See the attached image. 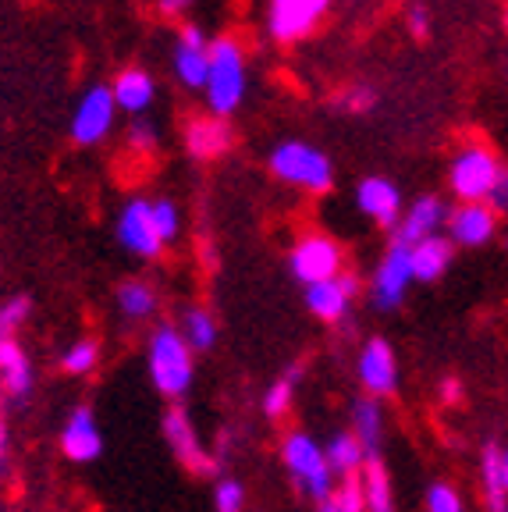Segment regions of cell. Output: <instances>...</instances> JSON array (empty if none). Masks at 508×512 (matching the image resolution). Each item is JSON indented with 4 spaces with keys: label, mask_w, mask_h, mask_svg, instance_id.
Instances as JSON below:
<instances>
[{
    "label": "cell",
    "mask_w": 508,
    "mask_h": 512,
    "mask_svg": "<svg viewBox=\"0 0 508 512\" xmlns=\"http://www.w3.org/2000/svg\"><path fill=\"white\" fill-rule=\"evenodd\" d=\"M384 431H388L384 402L370 399V395H356V399L349 402V434L363 445V452L370 459H381Z\"/></svg>",
    "instance_id": "ffe728a7"
},
{
    "label": "cell",
    "mask_w": 508,
    "mask_h": 512,
    "mask_svg": "<svg viewBox=\"0 0 508 512\" xmlns=\"http://www.w3.org/2000/svg\"><path fill=\"white\" fill-rule=\"evenodd\" d=\"M175 328L182 331V338L189 342V349L196 356L199 352H210L217 345V338H221V324H217V317L207 306H185Z\"/></svg>",
    "instance_id": "484cf974"
},
{
    "label": "cell",
    "mask_w": 508,
    "mask_h": 512,
    "mask_svg": "<svg viewBox=\"0 0 508 512\" xmlns=\"http://www.w3.org/2000/svg\"><path fill=\"white\" fill-rule=\"evenodd\" d=\"M487 207L494 210V214H508V168H501V175H498V182L491 185V192H487Z\"/></svg>",
    "instance_id": "74e56055"
},
{
    "label": "cell",
    "mask_w": 508,
    "mask_h": 512,
    "mask_svg": "<svg viewBox=\"0 0 508 512\" xmlns=\"http://www.w3.org/2000/svg\"><path fill=\"white\" fill-rule=\"evenodd\" d=\"M32 299L29 296H8L0 299V338H18V331L29 324Z\"/></svg>",
    "instance_id": "836d02e7"
},
{
    "label": "cell",
    "mask_w": 508,
    "mask_h": 512,
    "mask_svg": "<svg viewBox=\"0 0 508 512\" xmlns=\"http://www.w3.org/2000/svg\"><path fill=\"white\" fill-rule=\"evenodd\" d=\"M281 452V466L285 473L292 477V484L302 491V495L310 498V502H324L327 495L334 491V473L327 466V456H324V445L313 438L310 431H288L278 445Z\"/></svg>",
    "instance_id": "277c9868"
},
{
    "label": "cell",
    "mask_w": 508,
    "mask_h": 512,
    "mask_svg": "<svg viewBox=\"0 0 508 512\" xmlns=\"http://www.w3.org/2000/svg\"><path fill=\"white\" fill-rule=\"evenodd\" d=\"M114 239L121 249L135 256V260H160L164 242H160L157 228L150 217V200L146 196H132L114 217Z\"/></svg>",
    "instance_id": "30bf717a"
},
{
    "label": "cell",
    "mask_w": 508,
    "mask_h": 512,
    "mask_svg": "<svg viewBox=\"0 0 508 512\" xmlns=\"http://www.w3.org/2000/svg\"><path fill=\"white\" fill-rule=\"evenodd\" d=\"M405 25H409L413 36H427L430 32V8L427 4H409V11H405Z\"/></svg>",
    "instance_id": "f35d334b"
},
{
    "label": "cell",
    "mask_w": 508,
    "mask_h": 512,
    "mask_svg": "<svg viewBox=\"0 0 508 512\" xmlns=\"http://www.w3.org/2000/svg\"><path fill=\"white\" fill-rule=\"evenodd\" d=\"M445 221H448V203L441 196H420L413 200L409 207L402 210L395 224V239L398 246H416V242L430 239V235H441L445 232Z\"/></svg>",
    "instance_id": "ac0fdd59"
},
{
    "label": "cell",
    "mask_w": 508,
    "mask_h": 512,
    "mask_svg": "<svg viewBox=\"0 0 508 512\" xmlns=\"http://www.w3.org/2000/svg\"><path fill=\"white\" fill-rule=\"evenodd\" d=\"M423 512H466V498L452 480H430L423 491Z\"/></svg>",
    "instance_id": "d6a6232c"
},
{
    "label": "cell",
    "mask_w": 508,
    "mask_h": 512,
    "mask_svg": "<svg viewBox=\"0 0 508 512\" xmlns=\"http://www.w3.org/2000/svg\"><path fill=\"white\" fill-rule=\"evenodd\" d=\"M359 484H363V505L366 512H398L395 509V484H391L388 470H384L381 459H370L359 473Z\"/></svg>",
    "instance_id": "4316f807"
},
{
    "label": "cell",
    "mask_w": 508,
    "mask_h": 512,
    "mask_svg": "<svg viewBox=\"0 0 508 512\" xmlns=\"http://www.w3.org/2000/svg\"><path fill=\"white\" fill-rule=\"evenodd\" d=\"M413 264H409V246H398L391 242L384 249L381 264L374 267V278L366 281V299L377 313H391L409 299V288H413Z\"/></svg>",
    "instance_id": "9c48e42d"
},
{
    "label": "cell",
    "mask_w": 508,
    "mask_h": 512,
    "mask_svg": "<svg viewBox=\"0 0 508 512\" xmlns=\"http://www.w3.org/2000/svg\"><path fill=\"white\" fill-rule=\"evenodd\" d=\"M501 217L487 203H455L448 207L445 235L455 249H480L498 235Z\"/></svg>",
    "instance_id": "9a60e30c"
},
{
    "label": "cell",
    "mask_w": 508,
    "mask_h": 512,
    "mask_svg": "<svg viewBox=\"0 0 508 512\" xmlns=\"http://www.w3.org/2000/svg\"><path fill=\"white\" fill-rule=\"evenodd\" d=\"M498 473H501V484H505V495H508V445L498 448Z\"/></svg>",
    "instance_id": "7bdbcfd3"
},
{
    "label": "cell",
    "mask_w": 508,
    "mask_h": 512,
    "mask_svg": "<svg viewBox=\"0 0 508 512\" xmlns=\"http://www.w3.org/2000/svg\"><path fill=\"white\" fill-rule=\"evenodd\" d=\"M185 150L192 160H217L231 150L235 136H231V125L214 114H196V118L185 121Z\"/></svg>",
    "instance_id": "44dd1931"
},
{
    "label": "cell",
    "mask_w": 508,
    "mask_h": 512,
    "mask_svg": "<svg viewBox=\"0 0 508 512\" xmlns=\"http://www.w3.org/2000/svg\"><path fill=\"white\" fill-rule=\"evenodd\" d=\"M267 168L278 182L310 192V196H324L334 185L331 157L320 146L306 143V139H285V143H278L270 150Z\"/></svg>",
    "instance_id": "3957f363"
},
{
    "label": "cell",
    "mask_w": 508,
    "mask_h": 512,
    "mask_svg": "<svg viewBox=\"0 0 508 512\" xmlns=\"http://www.w3.org/2000/svg\"><path fill=\"white\" fill-rule=\"evenodd\" d=\"M331 0H267V32L274 43L306 40L327 15Z\"/></svg>",
    "instance_id": "7c38bea8"
},
{
    "label": "cell",
    "mask_w": 508,
    "mask_h": 512,
    "mask_svg": "<svg viewBox=\"0 0 508 512\" xmlns=\"http://www.w3.org/2000/svg\"><path fill=\"white\" fill-rule=\"evenodd\" d=\"M363 285L352 271L338 274L331 281H320V285L306 288V310L320 320V324H342L352 313V303L359 299Z\"/></svg>",
    "instance_id": "2e32d148"
},
{
    "label": "cell",
    "mask_w": 508,
    "mask_h": 512,
    "mask_svg": "<svg viewBox=\"0 0 508 512\" xmlns=\"http://www.w3.org/2000/svg\"><path fill=\"white\" fill-rule=\"evenodd\" d=\"M505 22H508V4H505Z\"/></svg>",
    "instance_id": "ee69618b"
},
{
    "label": "cell",
    "mask_w": 508,
    "mask_h": 512,
    "mask_svg": "<svg viewBox=\"0 0 508 512\" xmlns=\"http://www.w3.org/2000/svg\"><path fill=\"white\" fill-rule=\"evenodd\" d=\"M288 274L302 288L345 274V249L327 232H302L288 249Z\"/></svg>",
    "instance_id": "52a82bcc"
},
{
    "label": "cell",
    "mask_w": 508,
    "mask_h": 512,
    "mask_svg": "<svg viewBox=\"0 0 508 512\" xmlns=\"http://www.w3.org/2000/svg\"><path fill=\"white\" fill-rule=\"evenodd\" d=\"M196 0H157V15L160 18H182Z\"/></svg>",
    "instance_id": "ab89813d"
},
{
    "label": "cell",
    "mask_w": 508,
    "mask_h": 512,
    "mask_svg": "<svg viewBox=\"0 0 508 512\" xmlns=\"http://www.w3.org/2000/svg\"><path fill=\"white\" fill-rule=\"evenodd\" d=\"M57 367H61L68 377H89L96 367H100V342H96V338H89V335L75 338V342L61 352Z\"/></svg>",
    "instance_id": "f546056e"
},
{
    "label": "cell",
    "mask_w": 508,
    "mask_h": 512,
    "mask_svg": "<svg viewBox=\"0 0 508 512\" xmlns=\"http://www.w3.org/2000/svg\"><path fill=\"white\" fill-rule=\"evenodd\" d=\"M61 456L75 466H89L104 456V431L96 424L93 406H75L61 424Z\"/></svg>",
    "instance_id": "5bb4252c"
},
{
    "label": "cell",
    "mask_w": 508,
    "mask_h": 512,
    "mask_svg": "<svg viewBox=\"0 0 508 512\" xmlns=\"http://www.w3.org/2000/svg\"><path fill=\"white\" fill-rule=\"evenodd\" d=\"M114 303H118V313L125 320H132V324H143V320H150L153 313L160 310V292L153 281L146 278H128L118 285V292H114Z\"/></svg>",
    "instance_id": "d4e9b609"
},
{
    "label": "cell",
    "mask_w": 508,
    "mask_h": 512,
    "mask_svg": "<svg viewBox=\"0 0 508 512\" xmlns=\"http://www.w3.org/2000/svg\"><path fill=\"white\" fill-rule=\"evenodd\" d=\"M150 217H153V228H157V235H160L164 246L178 242V235H182V207H178L171 196H157V200H150Z\"/></svg>",
    "instance_id": "4dcf8cb0"
},
{
    "label": "cell",
    "mask_w": 508,
    "mask_h": 512,
    "mask_svg": "<svg viewBox=\"0 0 508 512\" xmlns=\"http://www.w3.org/2000/svg\"><path fill=\"white\" fill-rule=\"evenodd\" d=\"M207 64H210V40L203 25L185 22L175 36V50H171V75L192 93H203L207 86Z\"/></svg>",
    "instance_id": "4fadbf2b"
},
{
    "label": "cell",
    "mask_w": 508,
    "mask_h": 512,
    "mask_svg": "<svg viewBox=\"0 0 508 512\" xmlns=\"http://www.w3.org/2000/svg\"><path fill=\"white\" fill-rule=\"evenodd\" d=\"M36 388V367L18 338H0V399L4 406H22Z\"/></svg>",
    "instance_id": "e0dca14e"
},
{
    "label": "cell",
    "mask_w": 508,
    "mask_h": 512,
    "mask_svg": "<svg viewBox=\"0 0 508 512\" xmlns=\"http://www.w3.org/2000/svg\"><path fill=\"white\" fill-rule=\"evenodd\" d=\"M356 207L363 217H370L374 224L381 228H391L395 232L398 217H402V189H398L391 178H381V175H370L356 185Z\"/></svg>",
    "instance_id": "d6986e66"
},
{
    "label": "cell",
    "mask_w": 508,
    "mask_h": 512,
    "mask_svg": "<svg viewBox=\"0 0 508 512\" xmlns=\"http://www.w3.org/2000/svg\"><path fill=\"white\" fill-rule=\"evenodd\" d=\"M214 512H246V484L221 473L214 480Z\"/></svg>",
    "instance_id": "e575fe53"
},
{
    "label": "cell",
    "mask_w": 508,
    "mask_h": 512,
    "mask_svg": "<svg viewBox=\"0 0 508 512\" xmlns=\"http://www.w3.org/2000/svg\"><path fill=\"white\" fill-rule=\"evenodd\" d=\"M114 121H118V104H114L111 86H89L72 111V143L100 146L111 136Z\"/></svg>",
    "instance_id": "8fae6325"
},
{
    "label": "cell",
    "mask_w": 508,
    "mask_h": 512,
    "mask_svg": "<svg viewBox=\"0 0 508 512\" xmlns=\"http://www.w3.org/2000/svg\"><path fill=\"white\" fill-rule=\"evenodd\" d=\"M455 260V246L448 242V235H430V239L416 242V246H409V264H413V281H423V285H430V281H441L445 278V271L452 267Z\"/></svg>",
    "instance_id": "603a6c76"
},
{
    "label": "cell",
    "mask_w": 508,
    "mask_h": 512,
    "mask_svg": "<svg viewBox=\"0 0 508 512\" xmlns=\"http://www.w3.org/2000/svg\"><path fill=\"white\" fill-rule=\"evenodd\" d=\"M501 157L480 139H469L455 150L452 164H448V189H452L455 203H484L491 185L501 175Z\"/></svg>",
    "instance_id": "5b68a950"
},
{
    "label": "cell",
    "mask_w": 508,
    "mask_h": 512,
    "mask_svg": "<svg viewBox=\"0 0 508 512\" xmlns=\"http://www.w3.org/2000/svg\"><path fill=\"white\" fill-rule=\"evenodd\" d=\"M320 445H324V456H327V466H331L334 480L359 477L363 466L370 463V456H366L363 445L349 434V427H345V431H331L327 441H320Z\"/></svg>",
    "instance_id": "cb8c5ba5"
},
{
    "label": "cell",
    "mask_w": 508,
    "mask_h": 512,
    "mask_svg": "<svg viewBox=\"0 0 508 512\" xmlns=\"http://www.w3.org/2000/svg\"><path fill=\"white\" fill-rule=\"evenodd\" d=\"M441 399H445L448 406H452V402H459L462 399V381H455V377H445V381H441Z\"/></svg>",
    "instance_id": "b9f144b4"
},
{
    "label": "cell",
    "mask_w": 508,
    "mask_h": 512,
    "mask_svg": "<svg viewBox=\"0 0 508 512\" xmlns=\"http://www.w3.org/2000/svg\"><path fill=\"white\" fill-rule=\"evenodd\" d=\"M498 448L501 445L491 441V445H484V452H480V491H484L487 512H508V495L498 473Z\"/></svg>",
    "instance_id": "f1b7e54d"
},
{
    "label": "cell",
    "mask_w": 508,
    "mask_h": 512,
    "mask_svg": "<svg viewBox=\"0 0 508 512\" xmlns=\"http://www.w3.org/2000/svg\"><path fill=\"white\" fill-rule=\"evenodd\" d=\"M356 381L363 395L388 402L402 388V367H398V352L388 338L374 335L366 338L356 352Z\"/></svg>",
    "instance_id": "ba28073f"
},
{
    "label": "cell",
    "mask_w": 508,
    "mask_h": 512,
    "mask_svg": "<svg viewBox=\"0 0 508 512\" xmlns=\"http://www.w3.org/2000/svg\"><path fill=\"white\" fill-rule=\"evenodd\" d=\"M249 89V64L246 47L235 36H217L210 40V64H207V86H203V100L214 118L228 121L239 111Z\"/></svg>",
    "instance_id": "7a4b0ae2"
},
{
    "label": "cell",
    "mask_w": 508,
    "mask_h": 512,
    "mask_svg": "<svg viewBox=\"0 0 508 512\" xmlns=\"http://www.w3.org/2000/svg\"><path fill=\"white\" fill-rule=\"evenodd\" d=\"M146 374L157 395L167 402H182L196 384V352L175 324H157L146 335Z\"/></svg>",
    "instance_id": "6da1fadb"
},
{
    "label": "cell",
    "mask_w": 508,
    "mask_h": 512,
    "mask_svg": "<svg viewBox=\"0 0 508 512\" xmlns=\"http://www.w3.org/2000/svg\"><path fill=\"white\" fill-rule=\"evenodd\" d=\"M11 456V427H8V413L0 409V466L8 463Z\"/></svg>",
    "instance_id": "60d3db41"
},
{
    "label": "cell",
    "mask_w": 508,
    "mask_h": 512,
    "mask_svg": "<svg viewBox=\"0 0 508 512\" xmlns=\"http://www.w3.org/2000/svg\"><path fill=\"white\" fill-rule=\"evenodd\" d=\"M111 96L114 104H118V111L132 114V118H143L153 107V100H157V79L146 68H125L111 82Z\"/></svg>",
    "instance_id": "7402d4cb"
},
{
    "label": "cell",
    "mask_w": 508,
    "mask_h": 512,
    "mask_svg": "<svg viewBox=\"0 0 508 512\" xmlns=\"http://www.w3.org/2000/svg\"><path fill=\"white\" fill-rule=\"evenodd\" d=\"M160 431H164L167 452L175 456L178 466L192 473V477H221V463L217 456L203 445L199 438V427L192 420V413L182 406V402H171L160 416Z\"/></svg>",
    "instance_id": "8992f818"
},
{
    "label": "cell",
    "mask_w": 508,
    "mask_h": 512,
    "mask_svg": "<svg viewBox=\"0 0 508 512\" xmlns=\"http://www.w3.org/2000/svg\"><path fill=\"white\" fill-rule=\"evenodd\" d=\"M160 143V132L150 118H132V125L125 128V146L135 157H150Z\"/></svg>",
    "instance_id": "d590c367"
},
{
    "label": "cell",
    "mask_w": 508,
    "mask_h": 512,
    "mask_svg": "<svg viewBox=\"0 0 508 512\" xmlns=\"http://www.w3.org/2000/svg\"><path fill=\"white\" fill-rule=\"evenodd\" d=\"M342 107L349 114H366V111H374L377 107V93L370 86H349L342 93Z\"/></svg>",
    "instance_id": "8d00e7d4"
},
{
    "label": "cell",
    "mask_w": 508,
    "mask_h": 512,
    "mask_svg": "<svg viewBox=\"0 0 508 512\" xmlns=\"http://www.w3.org/2000/svg\"><path fill=\"white\" fill-rule=\"evenodd\" d=\"M299 381H302V367H292L288 374H281L278 381L267 384V392L260 395V409L267 420H285V416L292 413Z\"/></svg>",
    "instance_id": "83f0119b"
},
{
    "label": "cell",
    "mask_w": 508,
    "mask_h": 512,
    "mask_svg": "<svg viewBox=\"0 0 508 512\" xmlns=\"http://www.w3.org/2000/svg\"><path fill=\"white\" fill-rule=\"evenodd\" d=\"M317 512H366L363 484H359V477L338 480L331 495H327L324 502H317Z\"/></svg>",
    "instance_id": "1f68e13d"
}]
</instances>
